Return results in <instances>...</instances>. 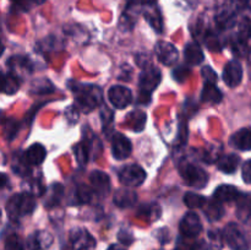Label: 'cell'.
Wrapping results in <instances>:
<instances>
[{
	"label": "cell",
	"mask_w": 251,
	"mask_h": 250,
	"mask_svg": "<svg viewBox=\"0 0 251 250\" xmlns=\"http://www.w3.org/2000/svg\"><path fill=\"white\" fill-rule=\"evenodd\" d=\"M69 87L75 95L77 107L82 109L83 112H92L96 107H98L102 103L103 92L102 88L98 87V86L70 81Z\"/></svg>",
	"instance_id": "6da1fadb"
},
{
	"label": "cell",
	"mask_w": 251,
	"mask_h": 250,
	"mask_svg": "<svg viewBox=\"0 0 251 250\" xmlns=\"http://www.w3.org/2000/svg\"><path fill=\"white\" fill-rule=\"evenodd\" d=\"M36 199L29 193L15 194L6 203L7 216L11 221H19L25 216L31 215L36 208Z\"/></svg>",
	"instance_id": "7a4b0ae2"
},
{
	"label": "cell",
	"mask_w": 251,
	"mask_h": 250,
	"mask_svg": "<svg viewBox=\"0 0 251 250\" xmlns=\"http://www.w3.org/2000/svg\"><path fill=\"white\" fill-rule=\"evenodd\" d=\"M179 173L186 185L194 186L196 189L205 188L208 181V174L199 164L191 162H183L179 166Z\"/></svg>",
	"instance_id": "3957f363"
},
{
	"label": "cell",
	"mask_w": 251,
	"mask_h": 250,
	"mask_svg": "<svg viewBox=\"0 0 251 250\" xmlns=\"http://www.w3.org/2000/svg\"><path fill=\"white\" fill-rule=\"evenodd\" d=\"M222 234L225 242L232 250L250 249V240L247 232L237 223H228Z\"/></svg>",
	"instance_id": "277c9868"
},
{
	"label": "cell",
	"mask_w": 251,
	"mask_h": 250,
	"mask_svg": "<svg viewBox=\"0 0 251 250\" xmlns=\"http://www.w3.org/2000/svg\"><path fill=\"white\" fill-rule=\"evenodd\" d=\"M142 71L139 77L140 92L151 95L159 86L162 81V73L158 68L152 65L142 66Z\"/></svg>",
	"instance_id": "5b68a950"
},
{
	"label": "cell",
	"mask_w": 251,
	"mask_h": 250,
	"mask_svg": "<svg viewBox=\"0 0 251 250\" xmlns=\"http://www.w3.org/2000/svg\"><path fill=\"white\" fill-rule=\"evenodd\" d=\"M119 180L125 186H140L146 179V172L139 164H127L119 171Z\"/></svg>",
	"instance_id": "8992f818"
},
{
	"label": "cell",
	"mask_w": 251,
	"mask_h": 250,
	"mask_svg": "<svg viewBox=\"0 0 251 250\" xmlns=\"http://www.w3.org/2000/svg\"><path fill=\"white\" fill-rule=\"evenodd\" d=\"M70 242L74 250H93L96 248V239L85 228H74L70 232Z\"/></svg>",
	"instance_id": "52a82bcc"
},
{
	"label": "cell",
	"mask_w": 251,
	"mask_h": 250,
	"mask_svg": "<svg viewBox=\"0 0 251 250\" xmlns=\"http://www.w3.org/2000/svg\"><path fill=\"white\" fill-rule=\"evenodd\" d=\"M108 100L117 109H124L132 102V93L125 86L114 85L108 90Z\"/></svg>",
	"instance_id": "ba28073f"
},
{
	"label": "cell",
	"mask_w": 251,
	"mask_h": 250,
	"mask_svg": "<svg viewBox=\"0 0 251 250\" xmlns=\"http://www.w3.org/2000/svg\"><path fill=\"white\" fill-rule=\"evenodd\" d=\"M154 53L157 59L166 66H173L179 58L178 49L169 42H157L154 46Z\"/></svg>",
	"instance_id": "9c48e42d"
},
{
	"label": "cell",
	"mask_w": 251,
	"mask_h": 250,
	"mask_svg": "<svg viewBox=\"0 0 251 250\" xmlns=\"http://www.w3.org/2000/svg\"><path fill=\"white\" fill-rule=\"evenodd\" d=\"M180 233L186 238H195L202 232V225L198 213L188 212L180 221L179 225Z\"/></svg>",
	"instance_id": "30bf717a"
},
{
	"label": "cell",
	"mask_w": 251,
	"mask_h": 250,
	"mask_svg": "<svg viewBox=\"0 0 251 250\" xmlns=\"http://www.w3.org/2000/svg\"><path fill=\"white\" fill-rule=\"evenodd\" d=\"M131 142L127 139L126 136H124L120 132L113 135L112 137V152L113 156L118 161H122V159L127 158L131 153Z\"/></svg>",
	"instance_id": "8fae6325"
},
{
	"label": "cell",
	"mask_w": 251,
	"mask_h": 250,
	"mask_svg": "<svg viewBox=\"0 0 251 250\" xmlns=\"http://www.w3.org/2000/svg\"><path fill=\"white\" fill-rule=\"evenodd\" d=\"M243 80L242 64L238 60H232L225 66L223 70V81L229 87H237Z\"/></svg>",
	"instance_id": "7c38bea8"
},
{
	"label": "cell",
	"mask_w": 251,
	"mask_h": 250,
	"mask_svg": "<svg viewBox=\"0 0 251 250\" xmlns=\"http://www.w3.org/2000/svg\"><path fill=\"white\" fill-rule=\"evenodd\" d=\"M53 244V237L46 230H37L27 239V248L29 250H48Z\"/></svg>",
	"instance_id": "4fadbf2b"
},
{
	"label": "cell",
	"mask_w": 251,
	"mask_h": 250,
	"mask_svg": "<svg viewBox=\"0 0 251 250\" xmlns=\"http://www.w3.org/2000/svg\"><path fill=\"white\" fill-rule=\"evenodd\" d=\"M91 188L98 195H107L110 190V178L102 171H93L90 174Z\"/></svg>",
	"instance_id": "5bb4252c"
},
{
	"label": "cell",
	"mask_w": 251,
	"mask_h": 250,
	"mask_svg": "<svg viewBox=\"0 0 251 250\" xmlns=\"http://www.w3.org/2000/svg\"><path fill=\"white\" fill-rule=\"evenodd\" d=\"M144 17L157 33H162V31H163V19H162V14L156 4L145 5Z\"/></svg>",
	"instance_id": "9a60e30c"
},
{
	"label": "cell",
	"mask_w": 251,
	"mask_h": 250,
	"mask_svg": "<svg viewBox=\"0 0 251 250\" xmlns=\"http://www.w3.org/2000/svg\"><path fill=\"white\" fill-rule=\"evenodd\" d=\"M47 157V150L43 145L33 144L25 151L22 158L28 166H39Z\"/></svg>",
	"instance_id": "2e32d148"
},
{
	"label": "cell",
	"mask_w": 251,
	"mask_h": 250,
	"mask_svg": "<svg viewBox=\"0 0 251 250\" xmlns=\"http://www.w3.org/2000/svg\"><path fill=\"white\" fill-rule=\"evenodd\" d=\"M113 201H114L115 205L120 208L131 207V206H134L135 203H136L137 194L129 188L118 189V190L115 191Z\"/></svg>",
	"instance_id": "e0dca14e"
},
{
	"label": "cell",
	"mask_w": 251,
	"mask_h": 250,
	"mask_svg": "<svg viewBox=\"0 0 251 250\" xmlns=\"http://www.w3.org/2000/svg\"><path fill=\"white\" fill-rule=\"evenodd\" d=\"M184 56L188 65H200L203 61V51L198 42H189L184 49Z\"/></svg>",
	"instance_id": "ac0fdd59"
},
{
	"label": "cell",
	"mask_w": 251,
	"mask_h": 250,
	"mask_svg": "<svg viewBox=\"0 0 251 250\" xmlns=\"http://www.w3.org/2000/svg\"><path fill=\"white\" fill-rule=\"evenodd\" d=\"M140 2L137 0H134V1H130L127 4L126 10L124 11L123 14L122 19H120V28L122 29H131L132 26L135 25L137 19V14H139V10H140Z\"/></svg>",
	"instance_id": "d6986e66"
},
{
	"label": "cell",
	"mask_w": 251,
	"mask_h": 250,
	"mask_svg": "<svg viewBox=\"0 0 251 250\" xmlns=\"http://www.w3.org/2000/svg\"><path fill=\"white\" fill-rule=\"evenodd\" d=\"M240 196V191L238 188L233 185H220L213 193V199L220 202H232V201H237L238 198Z\"/></svg>",
	"instance_id": "ffe728a7"
},
{
	"label": "cell",
	"mask_w": 251,
	"mask_h": 250,
	"mask_svg": "<svg viewBox=\"0 0 251 250\" xmlns=\"http://www.w3.org/2000/svg\"><path fill=\"white\" fill-rule=\"evenodd\" d=\"M230 144L238 150L242 151H250L251 150V129L250 127H243L233 134L230 137Z\"/></svg>",
	"instance_id": "44dd1931"
},
{
	"label": "cell",
	"mask_w": 251,
	"mask_h": 250,
	"mask_svg": "<svg viewBox=\"0 0 251 250\" xmlns=\"http://www.w3.org/2000/svg\"><path fill=\"white\" fill-rule=\"evenodd\" d=\"M240 164V157L235 153L222 154L217 159V168L226 174H233Z\"/></svg>",
	"instance_id": "7402d4cb"
},
{
	"label": "cell",
	"mask_w": 251,
	"mask_h": 250,
	"mask_svg": "<svg viewBox=\"0 0 251 250\" xmlns=\"http://www.w3.org/2000/svg\"><path fill=\"white\" fill-rule=\"evenodd\" d=\"M237 216L243 222H251V194H240L237 200Z\"/></svg>",
	"instance_id": "603a6c76"
},
{
	"label": "cell",
	"mask_w": 251,
	"mask_h": 250,
	"mask_svg": "<svg viewBox=\"0 0 251 250\" xmlns=\"http://www.w3.org/2000/svg\"><path fill=\"white\" fill-rule=\"evenodd\" d=\"M205 212L206 217L208 218L210 221H218L225 216V207H223V203L220 202V201L215 200H206L205 205L201 207Z\"/></svg>",
	"instance_id": "cb8c5ba5"
},
{
	"label": "cell",
	"mask_w": 251,
	"mask_h": 250,
	"mask_svg": "<svg viewBox=\"0 0 251 250\" xmlns=\"http://www.w3.org/2000/svg\"><path fill=\"white\" fill-rule=\"evenodd\" d=\"M146 120H147V115L146 113L142 112V110L136 109V110H132L127 114L126 123L127 127L132 130L135 132H140L145 129V125H146Z\"/></svg>",
	"instance_id": "d4e9b609"
},
{
	"label": "cell",
	"mask_w": 251,
	"mask_h": 250,
	"mask_svg": "<svg viewBox=\"0 0 251 250\" xmlns=\"http://www.w3.org/2000/svg\"><path fill=\"white\" fill-rule=\"evenodd\" d=\"M223 95L220 88L216 86V83L205 82L201 92V100L205 103H211V104H217L222 100Z\"/></svg>",
	"instance_id": "484cf974"
},
{
	"label": "cell",
	"mask_w": 251,
	"mask_h": 250,
	"mask_svg": "<svg viewBox=\"0 0 251 250\" xmlns=\"http://www.w3.org/2000/svg\"><path fill=\"white\" fill-rule=\"evenodd\" d=\"M7 64L10 65V69H11V74H14L16 77L20 78V70H24V73H31L32 69H33V65H32L31 60L26 56H12Z\"/></svg>",
	"instance_id": "4316f807"
},
{
	"label": "cell",
	"mask_w": 251,
	"mask_h": 250,
	"mask_svg": "<svg viewBox=\"0 0 251 250\" xmlns=\"http://www.w3.org/2000/svg\"><path fill=\"white\" fill-rule=\"evenodd\" d=\"M137 216L141 217L142 220H146L147 222L157 221L161 217V207L157 202H150L146 205L140 206L137 210Z\"/></svg>",
	"instance_id": "83f0119b"
},
{
	"label": "cell",
	"mask_w": 251,
	"mask_h": 250,
	"mask_svg": "<svg viewBox=\"0 0 251 250\" xmlns=\"http://www.w3.org/2000/svg\"><path fill=\"white\" fill-rule=\"evenodd\" d=\"M64 194V188L59 183L53 184L51 188L48 190V196H47L46 200V207L50 208L54 207V206L58 205L60 202L61 198H63Z\"/></svg>",
	"instance_id": "f1b7e54d"
},
{
	"label": "cell",
	"mask_w": 251,
	"mask_h": 250,
	"mask_svg": "<svg viewBox=\"0 0 251 250\" xmlns=\"http://www.w3.org/2000/svg\"><path fill=\"white\" fill-rule=\"evenodd\" d=\"M31 92L33 95H49L54 92L53 83L48 78H41V80H34L32 82Z\"/></svg>",
	"instance_id": "f546056e"
},
{
	"label": "cell",
	"mask_w": 251,
	"mask_h": 250,
	"mask_svg": "<svg viewBox=\"0 0 251 250\" xmlns=\"http://www.w3.org/2000/svg\"><path fill=\"white\" fill-rule=\"evenodd\" d=\"M206 200L207 199L205 196H201L199 194L194 193H186L185 196H184V202L190 208H201L205 205Z\"/></svg>",
	"instance_id": "4dcf8cb0"
},
{
	"label": "cell",
	"mask_w": 251,
	"mask_h": 250,
	"mask_svg": "<svg viewBox=\"0 0 251 250\" xmlns=\"http://www.w3.org/2000/svg\"><path fill=\"white\" fill-rule=\"evenodd\" d=\"M95 195H97V194L93 191L91 186L87 185H80L76 190V196H77L78 202L81 203H90L95 198Z\"/></svg>",
	"instance_id": "1f68e13d"
},
{
	"label": "cell",
	"mask_w": 251,
	"mask_h": 250,
	"mask_svg": "<svg viewBox=\"0 0 251 250\" xmlns=\"http://www.w3.org/2000/svg\"><path fill=\"white\" fill-rule=\"evenodd\" d=\"M90 144L88 142H80L75 146V154H76V159H77L78 163L81 166L87 163L88 161V154H90Z\"/></svg>",
	"instance_id": "d6a6232c"
},
{
	"label": "cell",
	"mask_w": 251,
	"mask_h": 250,
	"mask_svg": "<svg viewBox=\"0 0 251 250\" xmlns=\"http://www.w3.org/2000/svg\"><path fill=\"white\" fill-rule=\"evenodd\" d=\"M208 240H210V247L212 250H222L223 248V234L218 229L208 230Z\"/></svg>",
	"instance_id": "836d02e7"
},
{
	"label": "cell",
	"mask_w": 251,
	"mask_h": 250,
	"mask_svg": "<svg viewBox=\"0 0 251 250\" xmlns=\"http://www.w3.org/2000/svg\"><path fill=\"white\" fill-rule=\"evenodd\" d=\"M237 38L248 41L251 38V20L248 17H244L242 21L238 24V37Z\"/></svg>",
	"instance_id": "e575fe53"
},
{
	"label": "cell",
	"mask_w": 251,
	"mask_h": 250,
	"mask_svg": "<svg viewBox=\"0 0 251 250\" xmlns=\"http://www.w3.org/2000/svg\"><path fill=\"white\" fill-rule=\"evenodd\" d=\"M20 88V78L16 77L14 74H7L6 78H5V86L2 92L7 93V95H14L17 90Z\"/></svg>",
	"instance_id": "d590c367"
},
{
	"label": "cell",
	"mask_w": 251,
	"mask_h": 250,
	"mask_svg": "<svg viewBox=\"0 0 251 250\" xmlns=\"http://www.w3.org/2000/svg\"><path fill=\"white\" fill-rule=\"evenodd\" d=\"M17 131H19V123L15 119H6L4 124V134L9 141H11L15 136H16Z\"/></svg>",
	"instance_id": "8d00e7d4"
},
{
	"label": "cell",
	"mask_w": 251,
	"mask_h": 250,
	"mask_svg": "<svg viewBox=\"0 0 251 250\" xmlns=\"http://www.w3.org/2000/svg\"><path fill=\"white\" fill-rule=\"evenodd\" d=\"M232 50L235 55L243 58V56L248 55V53H249V46L247 44V41L237 38L232 43Z\"/></svg>",
	"instance_id": "74e56055"
},
{
	"label": "cell",
	"mask_w": 251,
	"mask_h": 250,
	"mask_svg": "<svg viewBox=\"0 0 251 250\" xmlns=\"http://www.w3.org/2000/svg\"><path fill=\"white\" fill-rule=\"evenodd\" d=\"M100 119L103 123V130L104 132L109 134V131L112 130V124H113V112L109 110L108 108H103L102 112H100Z\"/></svg>",
	"instance_id": "f35d334b"
},
{
	"label": "cell",
	"mask_w": 251,
	"mask_h": 250,
	"mask_svg": "<svg viewBox=\"0 0 251 250\" xmlns=\"http://www.w3.org/2000/svg\"><path fill=\"white\" fill-rule=\"evenodd\" d=\"M5 250H25L21 239L16 234H11L5 240Z\"/></svg>",
	"instance_id": "ab89813d"
},
{
	"label": "cell",
	"mask_w": 251,
	"mask_h": 250,
	"mask_svg": "<svg viewBox=\"0 0 251 250\" xmlns=\"http://www.w3.org/2000/svg\"><path fill=\"white\" fill-rule=\"evenodd\" d=\"M190 75V70L186 65H180L178 68L174 69L173 71V77L176 78L178 82H184V81L188 78V76Z\"/></svg>",
	"instance_id": "60d3db41"
},
{
	"label": "cell",
	"mask_w": 251,
	"mask_h": 250,
	"mask_svg": "<svg viewBox=\"0 0 251 250\" xmlns=\"http://www.w3.org/2000/svg\"><path fill=\"white\" fill-rule=\"evenodd\" d=\"M201 75H202L205 82H210V83L217 82V74H216V71L213 70L211 66L208 65L203 66L202 70H201Z\"/></svg>",
	"instance_id": "b9f144b4"
},
{
	"label": "cell",
	"mask_w": 251,
	"mask_h": 250,
	"mask_svg": "<svg viewBox=\"0 0 251 250\" xmlns=\"http://www.w3.org/2000/svg\"><path fill=\"white\" fill-rule=\"evenodd\" d=\"M118 239L120 240V243L124 245H130L132 242H134V237H132L131 232L126 229H122L118 234Z\"/></svg>",
	"instance_id": "7bdbcfd3"
},
{
	"label": "cell",
	"mask_w": 251,
	"mask_h": 250,
	"mask_svg": "<svg viewBox=\"0 0 251 250\" xmlns=\"http://www.w3.org/2000/svg\"><path fill=\"white\" fill-rule=\"evenodd\" d=\"M66 118L70 123H75L78 120V107L77 105H70L68 109L65 110Z\"/></svg>",
	"instance_id": "ee69618b"
},
{
	"label": "cell",
	"mask_w": 251,
	"mask_h": 250,
	"mask_svg": "<svg viewBox=\"0 0 251 250\" xmlns=\"http://www.w3.org/2000/svg\"><path fill=\"white\" fill-rule=\"evenodd\" d=\"M242 176L245 183L251 184V159L245 162L242 168Z\"/></svg>",
	"instance_id": "f6af8a7d"
},
{
	"label": "cell",
	"mask_w": 251,
	"mask_h": 250,
	"mask_svg": "<svg viewBox=\"0 0 251 250\" xmlns=\"http://www.w3.org/2000/svg\"><path fill=\"white\" fill-rule=\"evenodd\" d=\"M232 2L238 9L250 10L251 11V0H232Z\"/></svg>",
	"instance_id": "bcb514c9"
},
{
	"label": "cell",
	"mask_w": 251,
	"mask_h": 250,
	"mask_svg": "<svg viewBox=\"0 0 251 250\" xmlns=\"http://www.w3.org/2000/svg\"><path fill=\"white\" fill-rule=\"evenodd\" d=\"M189 250H210V249H208L207 244H206L203 240H199V242L194 243Z\"/></svg>",
	"instance_id": "7dc6e473"
},
{
	"label": "cell",
	"mask_w": 251,
	"mask_h": 250,
	"mask_svg": "<svg viewBox=\"0 0 251 250\" xmlns=\"http://www.w3.org/2000/svg\"><path fill=\"white\" fill-rule=\"evenodd\" d=\"M7 181H9V178L6 176V174L0 173V189L4 188V186L7 184Z\"/></svg>",
	"instance_id": "c3c4849f"
},
{
	"label": "cell",
	"mask_w": 251,
	"mask_h": 250,
	"mask_svg": "<svg viewBox=\"0 0 251 250\" xmlns=\"http://www.w3.org/2000/svg\"><path fill=\"white\" fill-rule=\"evenodd\" d=\"M5 78H6V75H4V74H2L1 71H0V92H2V91H4Z\"/></svg>",
	"instance_id": "681fc988"
},
{
	"label": "cell",
	"mask_w": 251,
	"mask_h": 250,
	"mask_svg": "<svg viewBox=\"0 0 251 250\" xmlns=\"http://www.w3.org/2000/svg\"><path fill=\"white\" fill-rule=\"evenodd\" d=\"M108 250H126V249L123 247H120V245H118V244H112L109 248H108Z\"/></svg>",
	"instance_id": "f907efd6"
},
{
	"label": "cell",
	"mask_w": 251,
	"mask_h": 250,
	"mask_svg": "<svg viewBox=\"0 0 251 250\" xmlns=\"http://www.w3.org/2000/svg\"><path fill=\"white\" fill-rule=\"evenodd\" d=\"M137 1H139L140 4L147 5V4H154V2H156V0H137Z\"/></svg>",
	"instance_id": "816d5d0a"
},
{
	"label": "cell",
	"mask_w": 251,
	"mask_h": 250,
	"mask_svg": "<svg viewBox=\"0 0 251 250\" xmlns=\"http://www.w3.org/2000/svg\"><path fill=\"white\" fill-rule=\"evenodd\" d=\"M4 50H5V48H4V44H2L1 39H0V56L2 55V53H4Z\"/></svg>",
	"instance_id": "f5cc1de1"
},
{
	"label": "cell",
	"mask_w": 251,
	"mask_h": 250,
	"mask_svg": "<svg viewBox=\"0 0 251 250\" xmlns=\"http://www.w3.org/2000/svg\"><path fill=\"white\" fill-rule=\"evenodd\" d=\"M11 1H14V2H24V1H26V0H11Z\"/></svg>",
	"instance_id": "db71d44e"
},
{
	"label": "cell",
	"mask_w": 251,
	"mask_h": 250,
	"mask_svg": "<svg viewBox=\"0 0 251 250\" xmlns=\"http://www.w3.org/2000/svg\"><path fill=\"white\" fill-rule=\"evenodd\" d=\"M0 217H1V211H0Z\"/></svg>",
	"instance_id": "11a10c76"
},
{
	"label": "cell",
	"mask_w": 251,
	"mask_h": 250,
	"mask_svg": "<svg viewBox=\"0 0 251 250\" xmlns=\"http://www.w3.org/2000/svg\"><path fill=\"white\" fill-rule=\"evenodd\" d=\"M176 250H180V249H176Z\"/></svg>",
	"instance_id": "9f6ffc18"
}]
</instances>
